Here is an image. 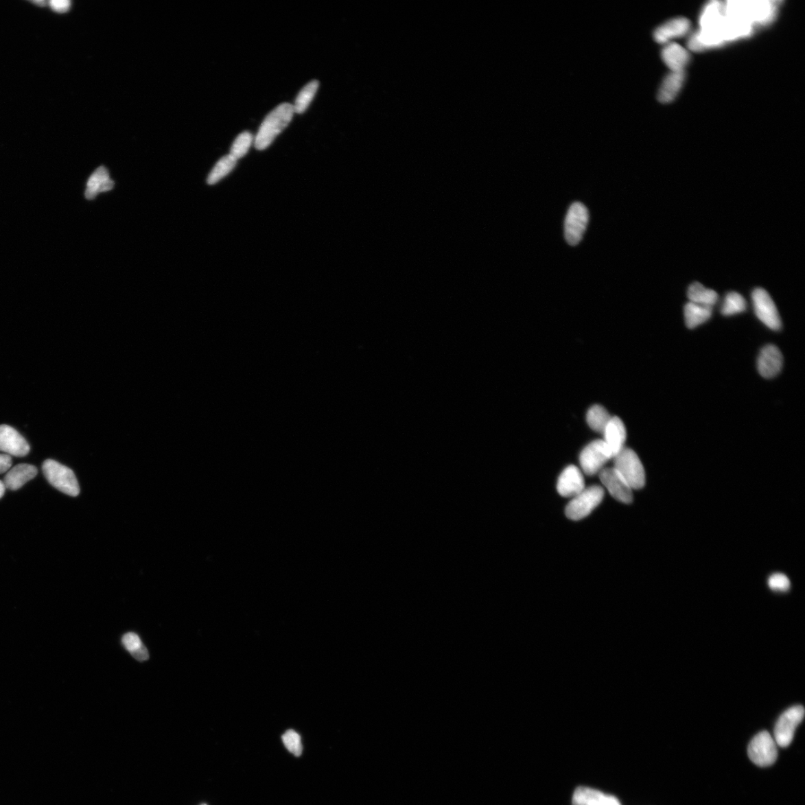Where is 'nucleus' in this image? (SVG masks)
Listing matches in <instances>:
<instances>
[{"label": "nucleus", "mask_w": 805, "mask_h": 805, "mask_svg": "<svg viewBox=\"0 0 805 805\" xmlns=\"http://www.w3.org/2000/svg\"><path fill=\"white\" fill-rule=\"evenodd\" d=\"M611 417L609 412L600 405H594L587 411V422L594 431L603 434Z\"/></svg>", "instance_id": "393cba45"}, {"label": "nucleus", "mask_w": 805, "mask_h": 805, "mask_svg": "<svg viewBox=\"0 0 805 805\" xmlns=\"http://www.w3.org/2000/svg\"><path fill=\"white\" fill-rule=\"evenodd\" d=\"M573 805H621L618 799L612 795L588 789L578 787L573 796Z\"/></svg>", "instance_id": "a211bd4d"}, {"label": "nucleus", "mask_w": 805, "mask_h": 805, "mask_svg": "<svg viewBox=\"0 0 805 805\" xmlns=\"http://www.w3.org/2000/svg\"><path fill=\"white\" fill-rule=\"evenodd\" d=\"M253 141V136L248 132L241 133L233 142L230 154L236 160H239L247 154Z\"/></svg>", "instance_id": "c85d7f7f"}, {"label": "nucleus", "mask_w": 805, "mask_h": 805, "mask_svg": "<svg viewBox=\"0 0 805 805\" xmlns=\"http://www.w3.org/2000/svg\"><path fill=\"white\" fill-rule=\"evenodd\" d=\"M613 458L614 469L619 472L633 490L640 489L645 486L644 467L633 450L625 447Z\"/></svg>", "instance_id": "7ed1b4c3"}, {"label": "nucleus", "mask_w": 805, "mask_h": 805, "mask_svg": "<svg viewBox=\"0 0 805 805\" xmlns=\"http://www.w3.org/2000/svg\"><path fill=\"white\" fill-rule=\"evenodd\" d=\"M690 23L686 19H679L669 21L657 27L654 32V38L657 43H665L670 40L682 37L689 32Z\"/></svg>", "instance_id": "dca6fc26"}, {"label": "nucleus", "mask_w": 805, "mask_h": 805, "mask_svg": "<svg viewBox=\"0 0 805 805\" xmlns=\"http://www.w3.org/2000/svg\"><path fill=\"white\" fill-rule=\"evenodd\" d=\"M12 456L5 454H0V474L10 471L12 467Z\"/></svg>", "instance_id": "72a5a7b5"}, {"label": "nucleus", "mask_w": 805, "mask_h": 805, "mask_svg": "<svg viewBox=\"0 0 805 805\" xmlns=\"http://www.w3.org/2000/svg\"><path fill=\"white\" fill-rule=\"evenodd\" d=\"M713 307L688 302L684 309L686 324L689 329H695L705 323L712 317Z\"/></svg>", "instance_id": "5701e85b"}, {"label": "nucleus", "mask_w": 805, "mask_h": 805, "mask_svg": "<svg viewBox=\"0 0 805 805\" xmlns=\"http://www.w3.org/2000/svg\"><path fill=\"white\" fill-rule=\"evenodd\" d=\"M725 19L723 4L717 1L709 3L700 17L701 30H721Z\"/></svg>", "instance_id": "aec40b11"}, {"label": "nucleus", "mask_w": 805, "mask_h": 805, "mask_svg": "<svg viewBox=\"0 0 805 805\" xmlns=\"http://www.w3.org/2000/svg\"><path fill=\"white\" fill-rule=\"evenodd\" d=\"M599 477L614 498L626 504L633 502V489L614 467H604L599 473Z\"/></svg>", "instance_id": "9b49d317"}, {"label": "nucleus", "mask_w": 805, "mask_h": 805, "mask_svg": "<svg viewBox=\"0 0 805 805\" xmlns=\"http://www.w3.org/2000/svg\"><path fill=\"white\" fill-rule=\"evenodd\" d=\"M122 642L126 650L131 653L143 645L140 637L134 633L126 634L123 637Z\"/></svg>", "instance_id": "2f4dec72"}, {"label": "nucleus", "mask_w": 805, "mask_h": 805, "mask_svg": "<svg viewBox=\"0 0 805 805\" xmlns=\"http://www.w3.org/2000/svg\"><path fill=\"white\" fill-rule=\"evenodd\" d=\"M38 469L36 466L30 464H20L11 469L4 478L3 483L5 489L17 490L25 483L36 477Z\"/></svg>", "instance_id": "f3484780"}, {"label": "nucleus", "mask_w": 805, "mask_h": 805, "mask_svg": "<svg viewBox=\"0 0 805 805\" xmlns=\"http://www.w3.org/2000/svg\"><path fill=\"white\" fill-rule=\"evenodd\" d=\"M747 310V301L740 294L732 292L725 298L721 313L725 316H731L743 313Z\"/></svg>", "instance_id": "bb28decb"}, {"label": "nucleus", "mask_w": 805, "mask_h": 805, "mask_svg": "<svg viewBox=\"0 0 805 805\" xmlns=\"http://www.w3.org/2000/svg\"><path fill=\"white\" fill-rule=\"evenodd\" d=\"M50 6L57 12H66L71 7V3L68 0H55L49 3Z\"/></svg>", "instance_id": "473e14b6"}, {"label": "nucleus", "mask_w": 805, "mask_h": 805, "mask_svg": "<svg viewBox=\"0 0 805 805\" xmlns=\"http://www.w3.org/2000/svg\"><path fill=\"white\" fill-rule=\"evenodd\" d=\"M5 487L3 481L0 480V498H2L5 494Z\"/></svg>", "instance_id": "c9c22d12"}, {"label": "nucleus", "mask_w": 805, "mask_h": 805, "mask_svg": "<svg viewBox=\"0 0 805 805\" xmlns=\"http://www.w3.org/2000/svg\"><path fill=\"white\" fill-rule=\"evenodd\" d=\"M42 469L51 486L67 495L76 497L80 495L79 482L71 469L55 460H47L43 463Z\"/></svg>", "instance_id": "20e7f679"}, {"label": "nucleus", "mask_w": 805, "mask_h": 805, "mask_svg": "<svg viewBox=\"0 0 805 805\" xmlns=\"http://www.w3.org/2000/svg\"><path fill=\"white\" fill-rule=\"evenodd\" d=\"M804 716V708L795 705L784 712L778 720L775 726L774 736L777 745L787 747L792 743L796 728Z\"/></svg>", "instance_id": "6e6552de"}, {"label": "nucleus", "mask_w": 805, "mask_h": 805, "mask_svg": "<svg viewBox=\"0 0 805 805\" xmlns=\"http://www.w3.org/2000/svg\"><path fill=\"white\" fill-rule=\"evenodd\" d=\"M294 113H295V110L290 103H283L271 111L265 118L261 126L259 127L255 137V148L258 150H264L268 148L277 136L279 135L290 124Z\"/></svg>", "instance_id": "f03ea898"}, {"label": "nucleus", "mask_w": 805, "mask_h": 805, "mask_svg": "<svg viewBox=\"0 0 805 805\" xmlns=\"http://www.w3.org/2000/svg\"><path fill=\"white\" fill-rule=\"evenodd\" d=\"M783 362V355L777 346L766 345L761 349L758 358L757 366L759 374L767 379L775 377L780 373Z\"/></svg>", "instance_id": "ddd939ff"}, {"label": "nucleus", "mask_w": 805, "mask_h": 805, "mask_svg": "<svg viewBox=\"0 0 805 805\" xmlns=\"http://www.w3.org/2000/svg\"><path fill=\"white\" fill-rule=\"evenodd\" d=\"M662 59L671 72H685V68L690 62L688 51L677 45L670 43L662 51Z\"/></svg>", "instance_id": "6ab92c4d"}, {"label": "nucleus", "mask_w": 805, "mask_h": 805, "mask_svg": "<svg viewBox=\"0 0 805 805\" xmlns=\"http://www.w3.org/2000/svg\"><path fill=\"white\" fill-rule=\"evenodd\" d=\"M773 1H729L724 6L725 16L747 22L752 25L771 22L777 12Z\"/></svg>", "instance_id": "f257e3e1"}, {"label": "nucleus", "mask_w": 805, "mask_h": 805, "mask_svg": "<svg viewBox=\"0 0 805 805\" xmlns=\"http://www.w3.org/2000/svg\"><path fill=\"white\" fill-rule=\"evenodd\" d=\"M283 742L287 749L297 757L301 755L303 747L300 735L293 730H289L283 735Z\"/></svg>", "instance_id": "c756f323"}, {"label": "nucleus", "mask_w": 805, "mask_h": 805, "mask_svg": "<svg viewBox=\"0 0 805 805\" xmlns=\"http://www.w3.org/2000/svg\"><path fill=\"white\" fill-rule=\"evenodd\" d=\"M751 297L755 313L760 321L773 331L781 330L782 319L769 293L762 288H757L753 291Z\"/></svg>", "instance_id": "1a4fd4ad"}, {"label": "nucleus", "mask_w": 805, "mask_h": 805, "mask_svg": "<svg viewBox=\"0 0 805 805\" xmlns=\"http://www.w3.org/2000/svg\"><path fill=\"white\" fill-rule=\"evenodd\" d=\"M605 495L604 489L599 486L585 489L573 498L566 507V516L573 521L590 515L592 511L601 503Z\"/></svg>", "instance_id": "39448f33"}, {"label": "nucleus", "mask_w": 805, "mask_h": 805, "mask_svg": "<svg viewBox=\"0 0 805 805\" xmlns=\"http://www.w3.org/2000/svg\"><path fill=\"white\" fill-rule=\"evenodd\" d=\"M0 452L10 456L23 457L29 454L30 446L19 431L2 424L0 425Z\"/></svg>", "instance_id": "f8f14e48"}, {"label": "nucleus", "mask_w": 805, "mask_h": 805, "mask_svg": "<svg viewBox=\"0 0 805 805\" xmlns=\"http://www.w3.org/2000/svg\"><path fill=\"white\" fill-rule=\"evenodd\" d=\"M590 213L581 202H575L570 207L565 221V237L570 246H576L583 237Z\"/></svg>", "instance_id": "9d476101"}, {"label": "nucleus", "mask_w": 805, "mask_h": 805, "mask_svg": "<svg viewBox=\"0 0 805 805\" xmlns=\"http://www.w3.org/2000/svg\"><path fill=\"white\" fill-rule=\"evenodd\" d=\"M114 185V181L110 178L106 168L100 167L90 177L86 184L85 196L89 200H92L99 194L113 189Z\"/></svg>", "instance_id": "412c9836"}, {"label": "nucleus", "mask_w": 805, "mask_h": 805, "mask_svg": "<svg viewBox=\"0 0 805 805\" xmlns=\"http://www.w3.org/2000/svg\"><path fill=\"white\" fill-rule=\"evenodd\" d=\"M319 82L314 80L309 82L298 95L295 105L293 106L295 113L302 114L307 110L318 89Z\"/></svg>", "instance_id": "cd10ccee"}, {"label": "nucleus", "mask_w": 805, "mask_h": 805, "mask_svg": "<svg viewBox=\"0 0 805 805\" xmlns=\"http://www.w3.org/2000/svg\"><path fill=\"white\" fill-rule=\"evenodd\" d=\"M685 79V72H671L666 75L657 93V100L662 103L673 101L678 96Z\"/></svg>", "instance_id": "4be33fe9"}, {"label": "nucleus", "mask_w": 805, "mask_h": 805, "mask_svg": "<svg viewBox=\"0 0 805 805\" xmlns=\"http://www.w3.org/2000/svg\"><path fill=\"white\" fill-rule=\"evenodd\" d=\"M613 455L603 440H595L587 445L579 456V463L587 476L599 474Z\"/></svg>", "instance_id": "423d86ee"}, {"label": "nucleus", "mask_w": 805, "mask_h": 805, "mask_svg": "<svg viewBox=\"0 0 805 805\" xmlns=\"http://www.w3.org/2000/svg\"><path fill=\"white\" fill-rule=\"evenodd\" d=\"M132 655L135 660L139 662L148 660L150 657L148 651H147V649L143 646V644L140 648H138L137 650L132 653Z\"/></svg>", "instance_id": "f704fd0d"}, {"label": "nucleus", "mask_w": 805, "mask_h": 805, "mask_svg": "<svg viewBox=\"0 0 805 805\" xmlns=\"http://www.w3.org/2000/svg\"><path fill=\"white\" fill-rule=\"evenodd\" d=\"M203 805H205V804H203Z\"/></svg>", "instance_id": "e433bc0d"}, {"label": "nucleus", "mask_w": 805, "mask_h": 805, "mask_svg": "<svg viewBox=\"0 0 805 805\" xmlns=\"http://www.w3.org/2000/svg\"><path fill=\"white\" fill-rule=\"evenodd\" d=\"M768 585L773 591L786 592L789 590L791 582L786 575L780 573L774 574L769 578Z\"/></svg>", "instance_id": "7c9ffc66"}, {"label": "nucleus", "mask_w": 805, "mask_h": 805, "mask_svg": "<svg viewBox=\"0 0 805 805\" xmlns=\"http://www.w3.org/2000/svg\"><path fill=\"white\" fill-rule=\"evenodd\" d=\"M603 434L604 435L603 441L609 447L613 457L618 454L625 447L627 430L625 423L620 418L611 417Z\"/></svg>", "instance_id": "2eb2a0df"}, {"label": "nucleus", "mask_w": 805, "mask_h": 805, "mask_svg": "<svg viewBox=\"0 0 805 805\" xmlns=\"http://www.w3.org/2000/svg\"><path fill=\"white\" fill-rule=\"evenodd\" d=\"M585 489L583 475L577 467L570 465L560 475L557 491L561 496L574 498Z\"/></svg>", "instance_id": "4468645a"}, {"label": "nucleus", "mask_w": 805, "mask_h": 805, "mask_svg": "<svg viewBox=\"0 0 805 805\" xmlns=\"http://www.w3.org/2000/svg\"><path fill=\"white\" fill-rule=\"evenodd\" d=\"M748 755L753 763L760 767L773 765L778 758L777 744L771 734L761 732L751 740Z\"/></svg>", "instance_id": "0eeeda50"}, {"label": "nucleus", "mask_w": 805, "mask_h": 805, "mask_svg": "<svg viewBox=\"0 0 805 805\" xmlns=\"http://www.w3.org/2000/svg\"><path fill=\"white\" fill-rule=\"evenodd\" d=\"M237 160L232 157L229 154L224 156L215 166L213 167L210 173L209 178H207V183L210 185L218 183L223 178L226 177L237 165Z\"/></svg>", "instance_id": "a878e982"}, {"label": "nucleus", "mask_w": 805, "mask_h": 805, "mask_svg": "<svg viewBox=\"0 0 805 805\" xmlns=\"http://www.w3.org/2000/svg\"><path fill=\"white\" fill-rule=\"evenodd\" d=\"M688 298L690 302L695 304L713 307L718 300V294L713 290L706 288L703 284L695 282L688 288Z\"/></svg>", "instance_id": "b1692460"}]
</instances>
